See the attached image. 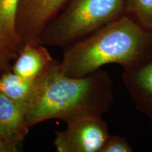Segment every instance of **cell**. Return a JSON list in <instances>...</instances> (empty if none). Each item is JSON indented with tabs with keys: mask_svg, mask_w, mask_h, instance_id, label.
Listing matches in <instances>:
<instances>
[{
	"mask_svg": "<svg viewBox=\"0 0 152 152\" xmlns=\"http://www.w3.org/2000/svg\"><path fill=\"white\" fill-rule=\"evenodd\" d=\"M151 59L152 30L123 15L66 47L59 65L66 75L82 77L107 64L125 70Z\"/></svg>",
	"mask_w": 152,
	"mask_h": 152,
	"instance_id": "6da1fadb",
	"label": "cell"
},
{
	"mask_svg": "<svg viewBox=\"0 0 152 152\" xmlns=\"http://www.w3.org/2000/svg\"><path fill=\"white\" fill-rule=\"evenodd\" d=\"M56 61L36 80L26 106L30 128L48 120L64 118L83 111L103 114L113 102V81L106 71L99 69L82 77L66 75Z\"/></svg>",
	"mask_w": 152,
	"mask_h": 152,
	"instance_id": "7a4b0ae2",
	"label": "cell"
},
{
	"mask_svg": "<svg viewBox=\"0 0 152 152\" xmlns=\"http://www.w3.org/2000/svg\"><path fill=\"white\" fill-rule=\"evenodd\" d=\"M126 0H68L43 30L39 43L66 48L121 16Z\"/></svg>",
	"mask_w": 152,
	"mask_h": 152,
	"instance_id": "3957f363",
	"label": "cell"
},
{
	"mask_svg": "<svg viewBox=\"0 0 152 152\" xmlns=\"http://www.w3.org/2000/svg\"><path fill=\"white\" fill-rule=\"evenodd\" d=\"M102 114L83 111L62 120L65 130L56 131L53 142L58 152H100L110 136Z\"/></svg>",
	"mask_w": 152,
	"mask_h": 152,
	"instance_id": "277c9868",
	"label": "cell"
},
{
	"mask_svg": "<svg viewBox=\"0 0 152 152\" xmlns=\"http://www.w3.org/2000/svg\"><path fill=\"white\" fill-rule=\"evenodd\" d=\"M68 0H20L16 30L20 48L27 42L39 43L43 30Z\"/></svg>",
	"mask_w": 152,
	"mask_h": 152,
	"instance_id": "5b68a950",
	"label": "cell"
},
{
	"mask_svg": "<svg viewBox=\"0 0 152 152\" xmlns=\"http://www.w3.org/2000/svg\"><path fill=\"white\" fill-rule=\"evenodd\" d=\"M30 129L26 107L0 93V142L6 151H18Z\"/></svg>",
	"mask_w": 152,
	"mask_h": 152,
	"instance_id": "8992f818",
	"label": "cell"
},
{
	"mask_svg": "<svg viewBox=\"0 0 152 152\" xmlns=\"http://www.w3.org/2000/svg\"><path fill=\"white\" fill-rule=\"evenodd\" d=\"M123 80L136 108L152 124V59L123 70Z\"/></svg>",
	"mask_w": 152,
	"mask_h": 152,
	"instance_id": "52a82bcc",
	"label": "cell"
},
{
	"mask_svg": "<svg viewBox=\"0 0 152 152\" xmlns=\"http://www.w3.org/2000/svg\"><path fill=\"white\" fill-rule=\"evenodd\" d=\"M56 60L45 45L27 42L21 47L11 66V71L24 78L37 80L52 66Z\"/></svg>",
	"mask_w": 152,
	"mask_h": 152,
	"instance_id": "ba28073f",
	"label": "cell"
},
{
	"mask_svg": "<svg viewBox=\"0 0 152 152\" xmlns=\"http://www.w3.org/2000/svg\"><path fill=\"white\" fill-rule=\"evenodd\" d=\"M37 80L24 78L10 70L0 73V93L26 107L31 98Z\"/></svg>",
	"mask_w": 152,
	"mask_h": 152,
	"instance_id": "9c48e42d",
	"label": "cell"
},
{
	"mask_svg": "<svg viewBox=\"0 0 152 152\" xmlns=\"http://www.w3.org/2000/svg\"><path fill=\"white\" fill-rule=\"evenodd\" d=\"M20 0H0V40L18 54L20 50L16 20Z\"/></svg>",
	"mask_w": 152,
	"mask_h": 152,
	"instance_id": "30bf717a",
	"label": "cell"
},
{
	"mask_svg": "<svg viewBox=\"0 0 152 152\" xmlns=\"http://www.w3.org/2000/svg\"><path fill=\"white\" fill-rule=\"evenodd\" d=\"M125 9L143 27L152 30V0H126Z\"/></svg>",
	"mask_w": 152,
	"mask_h": 152,
	"instance_id": "8fae6325",
	"label": "cell"
},
{
	"mask_svg": "<svg viewBox=\"0 0 152 152\" xmlns=\"http://www.w3.org/2000/svg\"><path fill=\"white\" fill-rule=\"evenodd\" d=\"M133 151V148L124 137L110 134L100 152H132Z\"/></svg>",
	"mask_w": 152,
	"mask_h": 152,
	"instance_id": "7c38bea8",
	"label": "cell"
},
{
	"mask_svg": "<svg viewBox=\"0 0 152 152\" xmlns=\"http://www.w3.org/2000/svg\"><path fill=\"white\" fill-rule=\"evenodd\" d=\"M16 56V54L7 48L0 41V73L11 69V61L15 60Z\"/></svg>",
	"mask_w": 152,
	"mask_h": 152,
	"instance_id": "4fadbf2b",
	"label": "cell"
},
{
	"mask_svg": "<svg viewBox=\"0 0 152 152\" xmlns=\"http://www.w3.org/2000/svg\"><path fill=\"white\" fill-rule=\"evenodd\" d=\"M0 152H7L4 149V147H3L2 144L1 143V142H0Z\"/></svg>",
	"mask_w": 152,
	"mask_h": 152,
	"instance_id": "5bb4252c",
	"label": "cell"
},
{
	"mask_svg": "<svg viewBox=\"0 0 152 152\" xmlns=\"http://www.w3.org/2000/svg\"><path fill=\"white\" fill-rule=\"evenodd\" d=\"M0 41H1V40H0ZM2 43H3V42H2ZM3 44H4V43H3ZM8 49H9V48H8Z\"/></svg>",
	"mask_w": 152,
	"mask_h": 152,
	"instance_id": "9a60e30c",
	"label": "cell"
}]
</instances>
